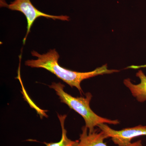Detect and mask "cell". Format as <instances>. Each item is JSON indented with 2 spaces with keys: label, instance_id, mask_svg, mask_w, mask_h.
Wrapping results in <instances>:
<instances>
[{
  "label": "cell",
  "instance_id": "6da1fadb",
  "mask_svg": "<svg viewBox=\"0 0 146 146\" xmlns=\"http://www.w3.org/2000/svg\"><path fill=\"white\" fill-rule=\"evenodd\" d=\"M33 56L37 59L27 60L25 65L31 68H43L52 73L72 88L75 87L80 94L83 93L80 84L82 81L87 79L98 75L117 72L119 70H108L107 65H104L91 72H80L72 71L63 68L58 64L60 56L55 49H51L46 53L40 54L35 51L31 52Z\"/></svg>",
  "mask_w": 146,
  "mask_h": 146
},
{
  "label": "cell",
  "instance_id": "7a4b0ae2",
  "mask_svg": "<svg viewBox=\"0 0 146 146\" xmlns=\"http://www.w3.org/2000/svg\"><path fill=\"white\" fill-rule=\"evenodd\" d=\"M51 89L55 91L59 97L61 102L66 104L83 118L85 121V126L89 132H91L95 129V127L101 123L117 125L119 123L117 120H111L103 118L97 115L91 109L90 103L92 98L91 93H87L85 97H74L64 91L65 85L61 82H52L49 85Z\"/></svg>",
  "mask_w": 146,
  "mask_h": 146
},
{
  "label": "cell",
  "instance_id": "3957f363",
  "mask_svg": "<svg viewBox=\"0 0 146 146\" xmlns=\"http://www.w3.org/2000/svg\"><path fill=\"white\" fill-rule=\"evenodd\" d=\"M1 7H7L11 10L17 11L23 13L27 18V31L25 36L23 40V45H25L26 41L31 31L33 25L37 18L40 17L52 19L54 20H58L62 21H69L70 17L67 16H53L43 13L36 9L32 4L30 0H15L7 4L4 0H1Z\"/></svg>",
  "mask_w": 146,
  "mask_h": 146
},
{
  "label": "cell",
  "instance_id": "277c9868",
  "mask_svg": "<svg viewBox=\"0 0 146 146\" xmlns=\"http://www.w3.org/2000/svg\"><path fill=\"white\" fill-rule=\"evenodd\" d=\"M98 127L108 137L112 138V141L118 146H128L131 144V141L133 138L146 136V126L139 125L119 131L112 129L105 123L100 124Z\"/></svg>",
  "mask_w": 146,
  "mask_h": 146
},
{
  "label": "cell",
  "instance_id": "5b68a950",
  "mask_svg": "<svg viewBox=\"0 0 146 146\" xmlns=\"http://www.w3.org/2000/svg\"><path fill=\"white\" fill-rule=\"evenodd\" d=\"M82 130L79 142L76 146H108L104 141L108 137L102 131L99 132L95 129L88 133V128L85 126L82 127Z\"/></svg>",
  "mask_w": 146,
  "mask_h": 146
},
{
  "label": "cell",
  "instance_id": "8992f818",
  "mask_svg": "<svg viewBox=\"0 0 146 146\" xmlns=\"http://www.w3.org/2000/svg\"><path fill=\"white\" fill-rule=\"evenodd\" d=\"M136 76L140 78V83L134 84L131 83L129 78L126 79L124 84L130 90L132 96L138 102H144L146 101V76L142 70L138 71Z\"/></svg>",
  "mask_w": 146,
  "mask_h": 146
},
{
  "label": "cell",
  "instance_id": "52a82bcc",
  "mask_svg": "<svg viewBox=\"0 0 146 146\" xmlns=\"http://www.w3.org/2000/svg\"><path fill=\"white\" fill-rule=\"evenodd\" d=\"M57 115L62 129L61 139L59 142L57 143H47L44 142V143L46 146H76L78 143L79 141H72L68 138L67 136V131L65 127V121L67 117V115H59L58 114H57Z\"/></svg>",
  "mask_w": 146,
  "mask_h": 146
},
{
  "label": "cell",
  "instance_id": "ba28073f",
  "mask_svg": "<svg viewBox=\"0 0 146 146\" xmlns=\"http://www.w3.org/2000/svg\"><path fill=\"white\" fill-rule=\"evenodd\" d=\"M128 146H143L142 142L141 141H138L137 142L131 143Z\"/></svg>",
  "mask_w": 146,
  "mask_h": 146
}]
</instances>
